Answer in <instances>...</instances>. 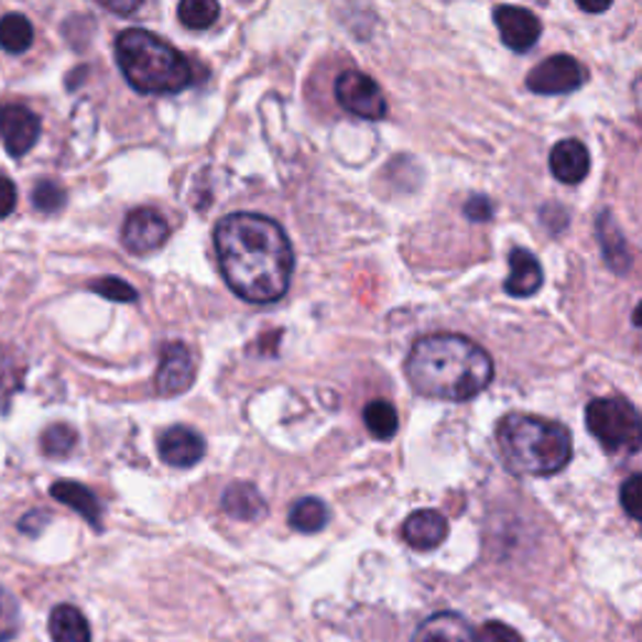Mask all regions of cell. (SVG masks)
Wrapping results in <instances>:
<instances>
[{
  "label": "cell",
  "mask_w": 642,
  "mask_h": 642,
  "mask_svg": "<svg viewBox=\"0 0 642 642\" xmlns=\"http://www.w3.org/2000/svg\"><path fill=\"white\" fill-rule=\"evenodd\" d=\"M48 630L53 642H90L88 620L74 605H58L51 612Z\"/></svg>",
  "instance_id": "d6986e66"
},
{
  "label": "cell",
  "mask_w": 642,
  "mask_h": 642,
  "mask_svg": "<svg viewBox=\"0 0 642 642\" xmlns=\"http://www.w3.org/2000/svg\"><path fill=\"white\" fill-rule=\"evenodd\" d=\"M33 206L43 214H56L66 206V192H63V186H58L56 181L43 178L33 188Z\"/></svg>",
  "instance_id": "484cf974"
},
{
  "label": "cell",
  "mask_w": 642,
  "mask_h": 642,
  "mask_svg": "<svg viewBox=\"0 0 642 642\" xmlns=\"http://www.w3.org/2000/svg\"><path fill=\"white\" fill-rule=\"evenodd\" d=\"M494 439L504 467L514 475H557L573 457L569 429L557 422L532 417V414H508L497 424Z\"/></svg>",
  "instance_id": "3957f363"
},
{
  "label": "cell",
  "mask_w": 642,
  "mask_h": 642,
  "mask_svg": "<svg viewBox=\"0 0 642 642\" xmlns=\"http://www.w3.org/2000/svg\"><path fill=\"white\" fill-rule=\"evenodd\" d=\"M329 522V510L327 504L322 500H316V497H304L292 508L289 512V524L296 532H306V535H314V532H319L327 527Z\"/></svg>",
  "instance_id": "44dd1931"
},
{
  "label": "cell",
  "mask_w": 642,
  "mask_h": 642,
  "mask_svg": "<svg viewBox=\"0 0 642 642\" xmlns=\"http://www.w3.org/2000/svg\"><path fill=\"white\" fill-rule=\"evenodd\" d=\"M90 292L101 294L106 296V300L119 302V304L139 302V292H135L129 282H123V279H116V276H104V279H96V282H90Z\"/></svg>",
  "instance_id": "4316f807"
},
{
  "label": "cell",
  "mask_w": 642,
  "mask_h": 642,
  "mask_svg": "<svg viewBox=\"0 0 642 642\" xmlns=\"http://www.w3.org/2000/svg\"><path fill=\"white\" fill-rule=\"evenodd\" d=\"M412 642H477L472 625L455 612H437L424 620Z\"/></svg>",
  "instance_id": "9a60e30c"
},
{
  "label": "cell",
  "mask_w": 642,
  "mask_h": 642,
  "mask_svg": "<svg viewBox=\"0 0 642 642\" xmlns=\"http://www.w3.org/2000/svg\"><path fill=\"white\" fill-rule=\"evenodd\" d=\"M221 8L214 0H184L178 6V21L188 31H206L211 29L219 18Z\"/></svg>",
  "instance_id": "cb8c5ba5"
},
{
  "label": "cell",
  "mask_w": 642,
  "mask_h": 642,
  "mask_svg": "<svg viewBox=\"0 0 642 642\" xmlns=\"http://www.w3.org/2000/svg\"><path fill=\"white\" fill-rule=\"evenodd\" d=\"M78 442V434L74 427H68V424H53L43 432L41 437V449L43 455L48 457H68L70 451H74Z\"/></svg>",
  "instance_id": "d4e9b609"
},
{
  "label": "cell",
  "mask_w": 642,
  "mask_h": 642,
  "mask_svg": "<svg viewBox=\"0 0 642 642\" xmlns=\"http://www.w3.org/2000/svg\"><path fill=\"white\" fill-rule=\"evenodd\" d=\"M477 642H524L520 638V632H514L510 625H504V622H487L479 632Z\"/></svg>",
  "instance_id": "f546056e"
},
{
  "label": "cell",
  "mask_w": 642,
  "mask_h": 642,
  "mask_svg": "<svg viewBox=\"0 0 642 642\" xmlns=\"http://www.w3.org/2000/svg\"><path fill=\"white\" fill-rule=\"evenodd\" d=\"M337 101L351 116H359L364 121H382L387 116V101L382 90L372 78L361 70H344L334 84Z\"/></svg>",
  "instance_id": "8992f818"
},
{
  "label": "cell",
  "mask_w": 642,
  "mask_h": 642,
  "mask_svg": "<svg viewBox=\"0 0 642 642\" xmlns=\"http://www.w3.org/2000/svg\"><path fill=\"white\" fill-rule=\"evenodd\" d=\"M404 372L422 396L467 402L492 382L494 364L479 344L463 334H432L414 344Z\"/></svg>",
  "instance_id": "7a4b0ae2"
},
{
  "label": "cell",
  "mask_w": 642,
  "mask_h": 642,
  "mask_svg": "<svg viewBox=\"0 0 642 642\" xmlns=\"http://www.w3.org/2000/svg\"><path fill=\"white\" fill-rule=\"evenodd\" d=\"M598 233H600V249L605 259H608V264L612 271H622L630 269V254H628V247H625V237H622L618 226L612 224L610 214H602L600 221H598Z\"/></svg>",
  "instance_id": "ffe728a7"
},
{
  "label": "cell",
  "mask_w": 642,
  "mask_h": 642,
  "mask_svg": "<svg viewBox=\"0 0 642 642\" xmlns=\"http://www.w3.org/2000/svg\"><path fill=\"white\" fill-rule=\"evenodd\" d=\"M549 171L557 181L567 186L580 184L590 174V153H587L585 143L577 139H565L549 153Z\"/></svg>",
  "instance_id": "5bb4252c"
},
{
  "label": "cell",
  "mask_w": 642,
  "mask_h": 642,
  "mask_svg": "<svg viewBox=\"0 0 642 642\" xmlns=\"http://www.w3.org/2000/svg\"><path fill=\"white\" fill-rule=\"evenodd\" d=\"M18 202V188L8 176L0 174V219L11 216Z\"/></svg>",
  "instance_id": "1f68e13d"
},
{
  "label": "cell",
  "mask_w": 642,
  "mask_h": 642,
  "mask_svg": "<svg viewBox=\"0 0 642 642\" xmlns=\"http://www.w3.org/2000/svg\"><path fill=\"white\" fill-rule=\"evenodd\" d=\"M41 135V119L29 106L3 104L0 106V139L11 156L21 159L29 153Z\"/></svg>",
  "instance_id": "9c48e42d"
},
{
  "label": "cell",
  "mask_w": 642,
  "mask_h": 642,
  "mask_svg": "<svg viewBox=\"0 0 642 642\" xmlns=\"http://www.w3.org/2000/svg\"><path fill=\"white\" fill-rule=\"evenodd\" d=\"M51 494L58 502L68 504L70 510H76L80 518H86L88 524H94L96 530H101V502L96 500V494L88 487L70 482V479H61V482L51 487Z\"/></svg>",
  "instance_id": "ac0fdd59"
},
{
  "label": "cell",
  "mask_w": 642,
  "mask_h": 642,
  "mask_svg": "<svg viewBox=\"0 0 642 642\" xmlns=\"http://www.w3.org/2000/svg\"><path fill=\"white\" fill-rule=\"evenodd\" d=\"M159 455L171 467H194L206 455V442L192 427H168L159 437Z\"/></svg>",
  "instance_id": "7c38bea8"
},
{
  "label": "cell",
  "mask_w": 642,
  "mask_h": 642,
  "mask_svg": "<svg viewBox=\"0 0 642 642\" xmlns=\"http://www.w3.org/2000/svg\"><path fill=\"white\" fill-rule=\"evenodd\" d=\"M221 508L229 518L243 522H254L266 514L264 497H261L257 487L249 482H233L226 487V492L221 497Z\"/></svg>",
  "instance_id": "e0dca14e"
},
{
  "label": "cell",
  "mask_w": 642,
  "mask_h": 642,
  "mask_svg": "<svg viewBox=\"0 0 642 642\" xmlns=\"http://www.w3.org/2000/svg\"><path fill=\"white\" fill-rule=\"evenodd\" d=\"M18 625H21V612H18V602L13 595L0 585V642H8L15 638Z\"/></svg>",
  "instance_id": "83f0119b"
},
{
  "label": "cell",
  "mask_w": 642,
  "mask_h": 642,
  "mask_svg": "<svg viewBox=\"0 0 642 642\" xmlns=\"http://www.w3.org/2000/svg\"><path fill=\"white\" fill-rule=\"evenodd\" d=\"M196 379V364L192 351L181 341H171L161 349V364L156 372V392L161 396L184 394Z\"/></svg>",
  "instance_id": "30bf717a"
},
{
  "label": "cell",
  "mask_w": 642,
  "mask_h": 642,
  "mask_svg": "<svg viewBox=\"0 0 642 642\" xmlns=\"http://www.w3.org/2000/svg\"><path fill=\"white\" fill-rule=\"evenodd\" d=\"M216 254L231 292L249 304L279 302L294 274V251L282 226L261 214H229L216 226Z\"/></svg>",
  "instance_id": "6da1fadb"
},
{
  "label": "cell",
  "mask_w": 642,
  "mask_h": 642,
  "mask_svg": "<svg viewBox=\"0 0 642 642\" xmlns=\"http://www.w3.org/2000/svg\"><path fill=\"white\" fill-rule=\"evenodd\" d=\"M585 420L592 437L608 451H635L640 447V414L622 396L592 400Z\"/></svg>",
  "instance_id": "5b68a950"
},
{
  "label": "cell",
  "mask_w": 642,
  "mask_h": 642,
  "mask_svg": "<svg viewBox=\"0 0 642 642\" xmlns=\"http://www.w3.org/2000/svg\"><path fill=\"white\" fill-rule=\"evenodd\" d=\"M542 286V266L537 257L527 249H514L510 254V276L504 289L512 296H532Z\"/></svg>",
  "instance_id": "2e32d148"
},
{
  "label": "cell",
  "mask_w": 642,
  "mask_h": 642,
  "mask_svg": "<svg viewBox=\"0 0 642 642\" xmlns=\"http://www.w3.org/2000/svg\"><path fill=\"white\" fill-rule=\"evenodd\" d=\"M640 490H642V479L640 475H632L620 490V502L632 520H640Z\"/></svg>",
  "instance_id": "f1b7e54d"
},
{
  "label": "cell",
  "mask_w": 642,
  "mask_h": 642,
  "mask_svg": "<svg viewBox=\"0 0 642 642\" xmlns=\"http://www.w3.org/2000/svg\"><path fill=\"white\" fill-rule=\"evenodd\" d=\"M33 45V25L23 13H11L0 21V48L25 53Z\"/></svg>",
  "instance_id": "7402d4cb"
},
{
  "label": "cell",
  "mask_w": 642,
  "mask_h": 642,
  "mask_svg": "<svg viewBox=\"0 0 642 642\" xmlns=\"http://www.w3.org/2000/svg\"><path fill=\"white\" fill-rule=\"evenodd\" d=\"M587 80V70L573 56H549L527 74V88L532 94L559 96L573 94Z\"/></svg>",
  "instance_id": "52a82bcc"
},
{
  "label": "cell",
  "mask_w": 642,
  "mask_h": 642,
  "mask_svg": "<svg viewBox=\"0 0 642 642\" xmlns=\"http://www.w3.org/2000/svg\"><path fill=\"white\" fill-rule=\"evenodd\" d=\"M364 424L377 439H392L400 429V414L389 402L374 400L364 406Z\"/></svg>",
  "instance_id": "603a6c76"
},
{
  "label": "cell",
  "mask_w": 642,
  "mask_h": 642,
  "mask_svg": "<svg viewBox=\"0 0 642 642\" xmlns=\"http://www.w3.org/2000/svg\"><path fill=\"white\" fill-rule=\"evenodd\" d=\"M494 25L502 35V43L518 53L530 51L540 41L542 33V23L537 21V15L527 11V8L518 6H497Z\"/></svg>",
  "instance_id": "8fae6325"
},
{
  "label": "cell",
  "mask_w": 642,
  "mask_h": 642,
  "mask_svg": "<svg viewBox=\"0 0 642 642\" xmlns=\"http://www.w3.org/2000/svg\"><path fill=\"white\" fill-rule=\"evenodd\" d=\"M449 524L437 510H420L410 514L402 524V537L412 549H427L439 547L447 540Z\"/></svg>",
  "instance_id": "4fadbf2b"
},
{
  "label": "cell",
  "mask_w": 642,
  "mask_h": 642,
  "mask_svg": "<svg viewBox=\"0 0 642 642\" xmlns=\"http://www.w3.org/2000/svg\"><path fill=\"white\" fill-rule=\"evenodd\" d=\"M168 233V221L156 209H135L126 216L121 241L131 254L143 257L164 247Z\"/></svg>",
  "instance_id": "ba28073f"
},
{
  "label": "cell",
  "mask_w": 642,
  "mask_h": 642,
  "mask_svg": "<svg viewBox=\"0 0 642 642\" xmlns=\"http://www.w3.org/2000/svg\"><path fill=\"white\" fill-rule=\"evenodd\" d=\"M116 61L131 88L146 96L181 94L192 86V63L174 45L143 29H126L116 39Z\"/></svg>",
  "instance_id": "277c9868"
},
{
  "label": "cell",
  "mask_w": 642,
  "mask_h": 642,
  "mask_svg": "<svg viewBox=\"0 0 642 642\" xmlns=\"http://www.w3.org/2000/svg\"><path fill=\"white\" fill-rule=\"evenodd\" d=\"M465 216H467L469 221H475V224L490 221L492 216H494V209H492L490 198H485V196H472V198H469V202L465 204Z\"/></svg>",
  "instance_id": "4dcf8cb0"
},
{
  "label": "cell",
  "mask_w": 642,
  "mask_h": 642,
  "mask_svg": "<svg viewBox=\"0 0 642 642\" xmlns=\"http://www.w3.org/2000/svg\"><path fill=\"white\" fill-rule=\"evenodd\" d=\"M610 3H587V0H580V11H587V13H602V11H608Z\"/></svg>",
  "instance_id": "836d02e7"
},
{
  "label": "cell",
  "mask_w": 642,
  "mask_h": 642,
  "mask_svg": "<svg viewBox=\"0 0 642 642\" xmlns=\"http://www.w3.org/2000/svg\"><path fill=\"white\" fill-rule=\"evenodd\" d=\"M101 6L106 8V11H111V13H121V15H129V13H135L141 8L139 0H129V3H116V0H101Z\"/></svg>",
  "instance_id": "d6a6232c"
}]
</instances>
